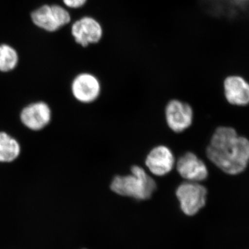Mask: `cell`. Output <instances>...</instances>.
Instances as JSON below:
<instances>
[{
    "label": "cell",
    "mask_w": 249,
    "mask_h": 249,
    "mask_svg": "<svg viewBox=\"0 0 249 249\" xmlns=\"http://www.w3.org/2000/svg\"><path fill=\"white\" fill-rule=\"evenodd\" d=\"M208 159L224 173L237 175L249 163V140L238 136L235 129L219 127L206 147Z\"/></svg>",
    "instance_id": "6da1fadb"
},
{
    "label": "cell",
    "mask_w": 249,
    "mask_h": 249,
    "mask_svg": "<svg viewBox=\"0 0 249 249\" xmlns=\"http://www.w3.org/2000/svg\"><path fill=\"white\" fill-rule=\"evenodd\" d=\"M131 174L116 175L111 181V191L119 196H128L137 200H146L151 197L157 189L153 178L138 165L131 168Z\"/></svg>",
    "instance_id": "7a4b0ae2"
},
{
    "label": "cell",
    "mask_w": 249,
    "mask_h": 249,
    "mask_svg": "<svg viewBox=\"0 0 249 249\" xmlns=\"http://www.w3.org/2000/svg\"><path fill=\"white\" fill-rule=\"evenodd\" d=\"M207 189L199 182L185 181L176 190V196L183 213L193 216L204 207L207 198Z\"/></svg>",
    "instance_id": "3957f363"
},
{
    "label": "cell",
    "mask_w": 249,
    "mask_h": 249,
    "mask_svg": "<svg viewBox=\"0 0 249 249\" xmlns=\"http://www.w3.org/2000/svg\"><path fill=\"white\" fill-rule=\"evenodd\" d=\"M32 22L37 27L48 32H54L71 22L67 9L59 5H43L31 13Z\"/></svg>",
    "instance_id": "277c9868"
},
{
    "label": "cell",
    "mask_w": 249,
    "mask_h": 249,
    "mask_svg": "<svg viewBox=\"0 0 249 249\" xmlns=\"http://www.w3.org/2000/svg\"><path fill=\"white\" fill-rule=\"evenodd\" d=\"M71 35L75 42L83 48L101 42L103 28L99 21L91 16H84L72 24Z\"/></svg>",
    "instance_id": "5b68a950"
},
{
    "label": "cell",
    "mask_w": 249,
    "mask_h": 249,
    "mask_svg": "<svg viewBox=\"0 0 249 249\" xmlns=\"http://www.w3.org/2000/svg\"><path fill=\"white\" fill-rule=\"evenodd\" d=\"M165 114L168 127L176 133L183 132L193 124V108L179 100L169 101L165 107Z\"/></svg>",
    "instance_id": "8992f818"
},
{
    "label": "cell",
    "mask_w": 249,
    "mask_h": 249,
    "mask_svg": "<svg viewBox=\"0 0 249 249\" xmlns=\"http://www.w3.org/2000/svg\"><path fill=\"white\" fill-rule=\"evenodd\" d=\"M176 167L180 176L186 181L199 183L209 176V170L204 162L193 152H186L181 156Z\"/></svg>",
    "instance_id": "52a82bcc"
},
{
    "label": "cell",
    "mask_w": 249,
    "mask_h": 249,
    "mask_svg": "<svg viewBox=\"0 0 249 249\" xmlns=\"http://www.w3.org/2000/svg\"><path fill=\"white\" fill-rule=\"evenodd\" d=\"M145 163L152 175L163 177L172 171L175 165V159L170 148L165 145H158L149 152Z\"/></svg>",
    "instance_id": "ba28073f"
},
{
    "label": "cell",
    "mask_w": 249,
    "mask_h": 249,
    "mask_svg": "<svg viewBox=\"0 0 249 249\" xmlns=\"http://www.w3.org/2000/svg\"><path fill=\"white\" fill-rule=\"evenodd\" d=\"M72 93L80 102L89 103L97 99L101 93V83L96 76L89 73L77 76L72 83Z\"/></svg>",
    "instance_id": "9c48e42d"
},
{
    "label": "cell",
    "mask_w": 249,
    "mask_h": 249,
    "mask_svg": "<svg viewBox=\"0 0 249 249\" xmlns=\"http://www.w3.org/2000/svg\"><path fill=\"white\" fill-rule=\"evenodd\" d=\"M224 95L228 102L233 106L249 104V83L242 77L231 76L224 82Z\"/></svg>",
    "instance_id": "30bf717a"
},
{
    "label": "cell",
    "mask_w": 249,
    "mask_h": 249,
    "mask_svg": "<svg viewBox=\"0 0 249 249\" xmlns=\"http://www.w3.org/2000/svg\"><path fill=\"white\" fill-rule=\"evenodd\" d=\"M50 108L45 103H36L24 108L21 114V120L26 127L33 130H40L51 121Z\"/></svg>",
    "instance_id": "8fae6325"
},
{
    "label": "cell",
    "mask_w": 249,
    "mask_h": 249,
    "mask_svg": "<svg viewBox=\"0 0 249 249\" xmlns=\"http://www.w3.org/2000/svg\"><path fill=\"white\" fill-rule=\"evenodd\" d=\"M19 153L20 146L17 141L5 132H0V161H13Z\"/></svg>",
    "instance_id": "7c38bea8"
},
{
    "label": "cell",
    "mask_w": 249,
    "mask_h": 249,
    "mask_svg": "<svg viewBox=\"0 0 249 249\" xmlns=\"http://www.w3.org/2000/svg\"><path fill=\"white\" fill-rule=\"evenodd\" d=\"M18 54L16 49L8 45H0V71L8 72L17 66Z\"/></svg>",
    "instance_id": "4fadbf2b"
},
{
    "label": "cell",
    "mask_w": 249,
    "mask_h": 249,
    "mask_svg": "<svg viewBox=\"0 0 249 249\" xmlns=\"http://www.w3.org/2000/svg\"><path fill=\"white\" fill-rule=\"evenodd\" d=\"M203 5L206 11L214 14H222L224 13L227 6L228 9L233 6L243 7V5L247 6L249 0H201Z\"/></svg>",
    "instance_id": "5bb4252c"
},
{
    "label": "cell",
    "mask_w": 249,
    "mask_h": 249,
    "mask_svg": "<svg viewBox=\"0 0 249 249\" xmlns=\"http://www.w3.org/2000/svg\"><path fill=\"white\" fill-rule=\"evenodd\" d=\"M67 7L71 9H79L86 4L88 0H62Z\"/></svg>",
    "instance_id": "9a60e30c"
}]
</instances>
